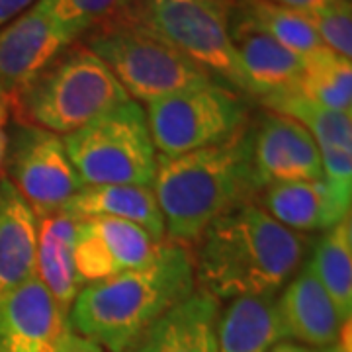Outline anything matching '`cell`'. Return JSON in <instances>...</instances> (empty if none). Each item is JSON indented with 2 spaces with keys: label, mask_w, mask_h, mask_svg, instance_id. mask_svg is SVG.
I'll return each instance as SVG.
<instances>
[{
  "label": "cell",
  "mask_w": 352,
  "mask_h": 352,
  "mask_svg": "<svg viewBox=\"0 0 352 352\" xmlns=\"http://www.w3.org/2000/svg\"><path fill=\"white\" fill-rule=\"evenodd\" d=\"M252 163L261 190L282 182L323 178L321 153L314 135L282 113L268 112L254 127Z\"/></svg>",
  "instance_id": "8fae6325"
},
{
  "label": "cell",
  "mask_w": 352,
  "mask_h": 352,
  "mask_svg": "<svg viewBox=\"0 0 352 352\" xmlns=\"http://www.w3.org/2000/svg\"><path fill=\"white\" fill-rule=\"evenodd\" d=\"M88 50L100 57L127 96L139 104L214 80L163 39L120 18L96 25L88 36Z\"/></svg>",
  "instance_id": "52a82bcc"
},
{
  "label": "cell",
  "mask_w": 352,
  "mask_h": 352,
  "mask_svg": "<svg viewBox=\"0 0 352 352\" xmlns=\"http://www.w3.org/2000/svg\"><path fill=\"white\" fill-rule=\"evenodd\" d=\"M75 245L76 219L61 212L38 219L36 274L67 315L85 288L76 270Z\"/></svg>",
  "instance_id": "44dd1931"
},
{
  "label": "cell",
  "mask_w": 352,
  "mask_h": 352,
  "mask_svg": "<svg viewBox=\"0 0 352 352\" xmlns=\"http://www.w3.org/2000/svg\"><path fill=\"white\" fill-rule=\"evenodd\" d=\"M194 289L188 249L163 243L149 263L80 289L67 315L69 329L104 352H133L147 331Z\"/></svg>",
  "instance_id": "6da1fadb"
},
{
  "label": "cell",
  "mask_w": 352,
  "mask_h": 352,
  "mask_svg": "<svg viewBox=\"0 0 352 352\" xmlns=\"http://www.w3.org/2000/svg\"><path fill=\"white\" fill-rule=\"evenodd\" d=\"M284 340L278 292L233 298L217 317L219 352H268Z\"/></svg>",
  "instance_id": "d6986e66"
},
{
  "label": "cell",
  "mask_w": 352,
  "mask_h": 352,
  "mask_svg": "<svg viewBox=\"0 0 352 352\" xmlns=\"http://www.w3.org/2000/svg\"><path fill=\"white\" fill-rule=\"evenodd\" d=\"M270 112L300 122L321 153V164L335 159H352V113L335 112L302 96L294 88L263 96Z\"/></svg>",
  "instance_id": "7402d4cb"
},
{
  "label": "cell",
  "mask_w": 352,
  "mask_h": 352,
  "mask_svg": "<svg viewBox=\"0 0 352 352\" xmlns=\"http://www.w3.org/2000/svg\"><path fill=\"white\" fill-rule=\"evenodd\" d=\"M6 149H8V131L4 129V126H0V168L6 159Z\"/></svg>",
  "instance_id": "d6a6232c"
},
{
  "label": "cell",
  "mask_w": 352,
  "mask_h": 352,
  "mask_svg": "<svg viewBox=\"0 0 352 352\" xmlns=\"http://www.w3.org/2000/svg\"><path fill=\"white\" fill-rule=\"evenodd\" d=\"M278 303L288 339L314 351L339 342L349 327L307 264L278 292Z\"/></svg>",
  "instance_id": "9a60e30c"
},
{
  "label": "cell",
  "mask_w": 352,
  "mask_h": 352,
  "mask_svg": "<svg viewBox=\"0 0 352 352\" xmlns=\"http://www.w3.org/2000/svg\"><path fill=\"white\" fill-rule=\"evenodd\" d=\"M268 2H274V4H280V6H286V8H292V10H298V12L309 14L315 12V10L329 8V6H333V4L344 2V0H268Z\"/></svg>",
  "instance_id": "f1b7e54d"
},
{
  "label": "cell",
  "mask_w": 352,
  "mask_h": 352,
  "mask_svg": "<svg viewBox=\"0 0 352 352\" xmlns=\"http://www.w3.org/2000/svg\"><path fill=\"white\" fill-rule=\"evenodd\" d=\"M85 186H151L159 153L145 108L126 100L63 138Z\"/></svg>",
  "instance_id": "8992f818"
},
{
  "label": "cell",
  "mask_w": 352,
  "mask_h": 352,
  "mask_svg": "<svg viewBox=\"0 0 352 352\" xmlns=\"http://www.w3.org/2000/svg\"><path fill=\"white\" fill-rule=\"evenodd\" d=\"M219 302L196 288L153 325L133 352H219Z\"/></svg>",
  "instance_id": "e0dca14e"
},
{
  "label": "cell",
  "mask_w": 352,
  "mask_h": 352,
  "mask_svg": "<svg viewBox=\"0 0 352 352\" xmlns=\"http://www.w3.org/2000/svg\"><path fill=\"white\" fill-rule=\"evenodd\" d=\"M314 24L317 36L327 50L339 53L342 57L352 55V10L351 0L333 4L323 10L305 14Z\"/></svg>",
  "instance_id": "4316f807"
},
{
  "label": "cell",
  "mask_w": 352,
  "mask_h": 352,
  "mask_svg": "<svg viewBox=\"0 0 352 352\" xmlns=\"http://www.w3.org/2000/svg\"><path fill=\"white\" fill-rule=\"evenodd\" d=\"M196 243L194 280L217 302L280 292L298 272L305 252L302 235L254 201L217 217Z\"/></svg>",
  "instance_id": "7a4b0ae2"
},
{
  "label": "cell",
  "mask_w": 352,
  "mask_h": 352,
  "mask_svg": "<svg viewBox=\"0 0 352 352\" xmlns=\"http://www.w3.org/2000/svg\"><path fill=\"white\" fill-rule=\"evenodd\" d=\"M131 0H38L39 8L75 41L116 18Z\"/></svg>",
  "instance_id": "484cf974"
},
{
  "label": "cell",
  "mask_w": 352,
  "mask_h": 352,
  "mask_svg": "<svg viewBox=\"0 0 352 352\" xmlns=\"http://www.w3.org/2000/svg\"><path fill=\"white\" fill-rule=\"evenodd\" d=\"M268 352H315L314 349H309V346H303V344H298V342H294V340H284V342H280L276 346H272Z\"/></svg>",
  "instance_id": "1f68e13d"
},
{
  "label": "cell",
  "mask_w": 352,
  "mask_h": 352,
  "mask_svg": "<svg viewBox=\"0 0 352 352\" xmlns=\"http://www.w3.org/2000/svg\"><path fill=\"white\" fill-rule=\"evenodd\" d=\"M231 0H131L116 18L139 25L229 88L251 94L229 36Z\"/></svg>",
  "instance_id": "5b68a950"
},
{
  "label": "cell",
  "mask_w": 352,
  "mask_h": 352,
  "mask_svg": "<svg viewBox=\"0 0 352 352\" xmlns=\"http://www.w3.org/2000/svg\"><path fill=\"white\" fill-rule=\"evenodd\" d=\"M296 92L315 104L351 113L352 108V63L335 51L321 47L303 57L302 76L298 78Z\"/></svg>",
  "instance_id": "cb8c5ba5"
},
{
  "label": "cell",
  "mask_w": 352,
  "mask_h": 352,
  "mask_svg": "<svg viewBox=\"0 0 352 352\" xmlns=\"http://www.w3.org/2000/svg\"><path fill=\"white\" fill-rule=\"evenodd\" d=\"M10 106H12V96L0 87V126H6L8 113H10Z\"/></svg>",
  "instance_id": "4dcf8cb0"
},
{
  "label": "cell",
  "mask_w": 352,
  "mask_h": 352,
  "mask_svg": "<svg viewBox=\"0 0 352 352\" xmlns=\"http://www.w3.org/2000/svg\"><path fill=\"white\" fill-rule=\"evenodd\" d=\"M14 96L20 124L61 138L129 100L112 71L88 47H67Z\"/></svg>",
  "instance_id": "277c9868"
},
{
  "label": "cell",
  "mask_w": 352,
  "mask_h": 352,
  "mask_svg": "<svg viewBox=\"0 0 352 352\" xmlns=\"http://www.w3.org/2000/svg\"><path fill=\"white\" fill-rule=\"evenodd\" d=\"M319 284L333 300L340 319L351 323L352 315V221L351 217L327 229L315 245L307 263Z\"/></svg>",
  "instance_id": "603a6c76"
},
{
  "label": "cell",
  "mask_w": 352,
  "mask_h": 352,
  "mask_svg": "<svg viewBox=\"0 0 352 352\" xmlns=\"http://www.w3.org/2000/svg\"><path fill=\"white\" fill-rule=\"evenodd\" d=\"M164 241L143 227L110 219H76L75 261L82 284H96L149 263Z\"/></svg>",
  "instance_id": "30bf717a"
},
{
  "label": "cell",
  "mask_w": 352,
  "mask_h": 352,
  "mask_svg": "<svg viewBox=\"0 0 352 352\" xmlns=\"http://www.w3.org/2000/svg\"><path fill=\"white\" fill-rule=\"evenodd\" d=\"M6 178L30 204L38 219L61 212L82 188L63 138L28 124L14 126L6 149Z\"/></svg>",
  "instance_id": "9c48e42d"
},
{
  "label": "cell",
  "mask_w": 352,
  "mask_h": 352,
  "mask_svg": "<svg viewBox=\"0 0 352 352\" xmlns=\"http://www.w3.org/2000/svg\"><path fill=\"white\" fill-rule=\"evenodd\" d=\"M69 319L38 274L0 298V352H53Z\"/></svg>",
  "instance_id": "7c38bea8"
},
{
  "label": "cell",
  "mask_w": 352,
  "mask_h": 352,
  "mask_svg": "<svg viewBox=\"0 0 352 352\" xmlns=\"http://www.w3.org/2000/svg\"><path fill=\"white\" fill-rule=\"evenodd\" d=\"M38 215L4 176L0 178V298L36 276Z\"/></svg>",
  "instance_id": "ac0fdd59"
},
{
  "label": "cell",
  "mask_w": 352,
  "mask_h": 352,
  "mask_svg": "<svg viewBox=\"0 0 352 352\" xmlns=\"http://www.w3.org/2000/svg\"><path fill=\"white\" fill-rule=\"evenodd\" d=\"M235 10L243 14L251 24L276 39L280 45L298 55H309L325 47L315 32L314 24L303 12L280 6L268 0H231Z\"/></svg>",
  "instance_id": "d4e9b609"
},
{
  "label": "cell",
  "mask_w": 352,
  "mask_h": 352,
  "mask_svg": "<svg viewBox=\"0 0 352 352\" xmlns=\"http://www.w3.org/2000/svg\"><path fill=\"white\" fill-rule=\"evenodd\" d=\"M38 0H0V28L12 22L28 8H32Z\"/></svg>",
  "instance_id": "f546056e"
},
{
  "label": "cell",
  "mask_w": 352,
  "mask_h": 352,
  "mask_svg": "<svg viewBox=\"0 0 352 352\" xmlns=\"http://www.w3.org/2000/svg\"><path fill=\"white\" fill-rule=\"evenodd\" d=\"M315 352H351V346H349V342H344V340L340 339L339 342H335L331 346H325V349H319V351Z\"/></svg>",
  "instance_id": "836d02e7"
},
{
  "label": "cell",
  "mask_w": 352,
  "mask_h": 352,
  "mask_svg": "<svg viewBox=\"0 0 352 352\" xmlns=\"http://www.w3.org/2000/svg\"><path fill=\"white\" fill-rule=\"evenodd\" d=\"M61 214L73 219L110 217L129 221L149 231L155 239L164 241V221L151 186H82L61 208Z\"/></svg>",
  "instance_id": "ffe728a7"
},
{
  "label": "cell",
  "mask_w": 352,
  "mask_h": 352,
  "mask_svg": "<svg viewBox=\"0 0 352 352\" xmlns=\"http://www.w3.org/2000/svg\"><path fill=\"white\" fill-rule=\"evenodd\" d=\"M229 36L239 57L249 90L254 96H268L296 87L302 76L303 57L280 45L243 14L229 8Z\"/></svg>",
  "instance_id": "5bb4252c"
},
{
  "label": "cell",
  "mask_w": 352,
  "mask_h": 352,
  "mask_svg": "<svg viewBox=\"0 0 352 352\" xmlns=\"http://www.w3.org/2000/svg\"><path fill=\"white\" fill-rule=\"evenodd\" d=\"M53 352H104V351H102L96 342L85 339V337L76 335V333H73V331L69 329L63 337L59 339V342H57V346H55V351Z\"/></svg>",
  "instance_id": "83f0119b"
},
{
  "label": "cell",
  "mask_w": 352,
  "mask_h": 352,
  "mask_svg": "<svg viewBox=\"0 0 352 352\" xmlns=\"http://www.w3.org/2000/svg\"><path fill=\"white\" fill-rule=\"evenodd\" d=\"M145 113L155 149L163 157L221 143L249 124L243 98L215 80L149 102Z\"/></svg>",
  "instance_id": "ba28073f"
},
{
  "label": "cell",
  "mask_w": 352,
  "mask_h": 352,
  "mask_svg": "<svg viewBox=\"0 0 352 352\" xmlns=\"http://www.w3.org/2000/svg\"><path fill=\"white\" fill-rule=\"evenodd\" d=\"M263 190L261 208L296 233L327 231L351 217V201L340 198L325 178L282 182Z\"/></svg>",
  "instance_id": "2e32d148"
},
{
  "label": "cell",
  "mask_w": 352,
  "mask_h": 352,
  "mask_svg": "<svg viewBox=\"0 0 352 352\" xmlns=\"http://www.w3.org/2000/svg\"><path fill=\"white\" fill-rule=\"evenodd\" d=\"M71 45L73 39L36 2L0 28V87L12 96Z\"/></svg>",
  "instance_id": "4fadbf2b"
},
{
  "label": "cell",
  "mask_w": 352,
  "mask_h": 352,
  "mask_svg": "<svg viewBox=\"0 0 352 352\" xmlns=\"http://www.w3.org/2000/svg\"><path fill=\"white\" fill-rule=\"evenodd\" d=\"M254 127L198 151L157 159L151 188L159 201L164 235L173 243H196L233 208L251 201L261 190L252 163Z\"/></svg>",
  "instance_id": "3957f363"
}]
</instances>
